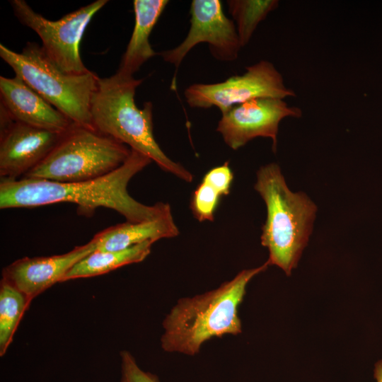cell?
Listing matches in <instances>:
<instances>
[{"instance_id":"obj_1","label":"cell","mask_w":382,"mask_h":382,"mask_svg":"<svg viewBox=\"0 0 382 382\" xmlns=\"http://www.w3.org/2000/svg\"><path fill=\"white\" fill-rule=\"evenodd\" d=\"M152 161L135 150L127 161L112 173L96 180L78 183L21 178H1L0 208L35 207L70 202L88 216L102 207L116 211L127 221L139 222L156 219L171 211L168 203L146 205L134 199L127 191L130 180Z\"/></svg>"},{"instance_id":"obj_2","label":"cell","mask_w":382,"mask_h":382,"mask_svg":"<svg viewBox=\"0 0 382 382\" xmlns=\"http://www.w3.org/2000/svg\"><path fill=\"white\" fill-rule=\"evenodd\" d=\"M269 265L267 260L257 267L241 271L213 290L178 299L162 323L163 351L194 356L212 337L241 333L238 307L246 286Z\"/></svg>"},{"instance_id":"obj_3","label":"cell","mask_w":382,"mask_h":382,"mask_svg":"<svg viewBox=\"0 0 382 382\" xmlns=\"http://www.w3.org/2000/svg\"><path fill=\"white\" fill-rule=\"evenodd\" d=\"M142 81L118 71L108 77H99L91 105L93 126L146 156L163 170L190 183L192 173L171 160L156 141L151 102L145 103L141 109L135 103L136 89Z\"/></svg>"},{"instance_id":"obj_4","label":"cell","mask_w":382,"mask_h":382,"mask_svg":"<svg viewBox=\"0 0 382 382\" xmlns=\"http://www.w3.org/2000/svg\"><path fill=\"white\" fill-rule=\"evenodd\" d=\"M254 188L267 207L260 239L269 251L267 261L289 276L308 242L317 207L305 193L289 190L275 163L259 168Z\"/></svg>"},{"instance_id":"obj_5","label":"cell","mask_w":382,"mask_h":382,"mask_svg":"<svg viewBox=\"0 0 382 382\" xmlns=\"http://www.w3.org/2000/svg\"><path fill=\"white\" fill-rule=\"evenodd\" d=\"M0 57L15 76L72 122L94 129L91 105L99 78L94 72L69 74L62 71L35 42H28L21 53L1 44Z\"/></svg>"},{"instance_id":"obj_6","label":"cell","mask_w":382,"mask_h":382,"mask_svg":"<svg viewBox=\"0 0 382 382\" xmlns=\"http://www.w3.org/2000/svg\"><path fill=\"white\" fill-rule=\"evenodd\" d=\"M131 149L93 128L73 123L48 155L23 178L78 183L103 177L120 167Z\"/></svg>"},{"instance_id":"obj_7","label":"cell","mask_w":382,"mask_h":382,"mask_svg":"<svg viewBox=\"0 0 382 382\" xmlns=\"http://www.w3.org/2000/svg\"><path fill=\"white\" fill-rule=\"evenodd\" d=\"M9 2L15 16L38 35L45 54L60 70L69 74H83L90 71L81 58L79 43L93 16L108 1H95L57 21L36 13L25 1Z\"/></svg>"},{"instance_id":"obj_8","label":"cell","mask_w":382,"mask_h":382,"mask_svg":"<svg viewBox=\"0 0 382 382\" xmlns=\"http://www.w3.org/2000/svg\"><path fill=\"white\" fill-rule=\"evenodd\" d=\"M281 73L267 60L245 67L242 75L232 76L214 83H193L184 91L188 105L195 108H219L222 113L231 108L260 98L284 99L294 96Z\"/></svg>"},{"instance_id":"obj_9","label":"cell","mask_w":382,"mask_h":382,"mask_svg":"<svg viewBox=\"0 0 382 382\" xmlns=\"http://www.w3.org/2000/svg\"><path fill=\"white\" fill-rule=\"evenodd\" d=\"M190 29L177 47L159 53L163 60L178 69L187 53L197 45L207 43L211 54L221 62L238 57L241 45L236 25L223 11L219 0H193L190 4Z\"/></svg>"},{"instance_id":"obj_10","label":"cell","mask_w":382,"mask_h":382,"mask_svg":"<svg viewBox=\"0 0 382 382\" xmlns=\"http://www.w3.org/2000/svg\"><path fill=\"white\" fill-rule=\"evenodd\" d=\"M221 115L216 131L229 148L237 150L262 137L272 140V151L275 152L281 120L287 117H301L302 111L289 106L284 99L260 98L236 105Z\"/></svg>"},{"instance_id":"obj_11","label":"cell","mask_w":382,"mask_h":382,"mask_svg":"<svg viewBox=\"0 0 382 382\" xmlns=\"http://www.w3.org/2000/svg\"><path fill=\"white\" fill-rule=\"evenodd\" d=\"M61 134L18 122L0 105L1 178L24 176L48 155Z\"/></svg>"},{"instance_id":"obj_12","label":"cell","mask_w":382,"mask_h":382,"mask_svg":"<svg viewBox=\"0 0 382 382\" xmlns=\"http://www.w3.org/2000/svg\"><path fill=\"white\" fill-rule=\"evenodd\" d=\"M96 249V242L92 238L88 243L76 246L63 254L24 257L4 267L2 278L20 290L32 302L37 296L56 283L62 282L74 265Z\"/></svg>"},{"instance_id":"obj_13","label":"cell","mask_w":382,"mask_h":382,"mask_svg":"<svg viewBox=\"0 0 382 382\" xmlns=\"http://www.w3.org/2000/svg\"><path fill=\"white\" fill-rule=\"evenodd\" d=\"M0 98V105L18 122L59 133L74 123L18 76H1Z\"/></svg>"},{"instance_id":"obj_14","label":"cell","mask_w":382,"mask_h":382,"mask_svg":"<svg viewBox=\"0 0 382 382\" xmlns=\"http://www.w3.org/2000/svg\"><path fill=\"white\" fill-rule=\"evenodd\" d=\"M180 233L171 211L156 219L111 226L96 233L93 239L98 251L120 250L151 241L174 238Z\"/></svg>"},{"instance_id":"obj_15","label":"cell","mask_w":382,"mask_h":382,"mask_svg":"<svg viewBox=\"0 0 382 382\" xmlns=\"http://www.w3.org/2000/svg\"><path fill=\"white\" fill-rule=\"evenodd\" d=\"M167 0H134L135 23L127 49L117 71L134 76L149 59L156 55L149 37L168 4Z\"/></svg>"},{"instance_id":"obj_16","label":"cell","mask_w":382,"mask_h":382,"mask_svg":"<svg viewBox=\"0 0 382 382\" xmlns=\"http://www.w3.org/2000/svg\"><path fill=\"white\" fill-rule=\"evenodd\" d=\"M154 243L148 241L120 250H95L74 265L62 282L101 275L125 265L140 262L150 254Z\"/></svg>"},{"instance_id":"obj_17","label":"cell","mask_w":382,"mask_h":382,"mask_svg":"<svg viewBox=\"0 0 382 382\" xmlns=\"http://www.w3.org/2000/svg\"><path fill=\"white\" fill-rule=\"evenodd\" d=\"M31 301L16 287L1 278L0 282V356L9 347L18 326Z\"/></svg>"},{"instance_id":"obj_18","label":"cell","mask_w":382,"mask_h":382,"mask_svg":"<svg viewBox=\"0 0 382 382\" xmlns=\"http://www.w3.org/2000/svg\"><path fill=\"white\" fill-rule=\"evenodd\" d=\"M227 5L243 47L249 42L258 24L277 8L279 1L228 0Z\"/></svg>"},{"instance_id":"obj_19","label":"cell","mask_w":382,"mask_h":382,"mask_svg":"<svg viewBox=\"0 0 382 382\" xmlns=\"http://www.w3.org/2000/svg\"><path fill=\"white\" fill-rule=\"evenodd\" d=\"M221 197L212 185L202 181L195 190L190 200V209L194 216L199 221H213Z\"/></svg>"},{"instance_id":"obj_20","label":"cell","mask_w":382,"mask_h":382,"mask_svg":"<svg viewBox=\"0 0 382 382\" xmlns=\"http://www.w3.org/2000/svg\"><path fill=\"white\" fill-rule=\"evenodd\" d=\"M120 358V382H161L156 375L143 370L130 352L122 350Z\"/></svg>"},{"instance_id":"obj_21","label":"cell","mask_w":382,"mask_h":382,"mask_svg":"<svg viewBox=\"0 0 382 382\" xmlns=\"http://www.w3.org/2000/svg\"><path fill=\"white\" fill-rule=\"evenodd\" d=\"M233 174L228 161L209 170L203 177L202 181L215 188L220 195L226 196L230 193Z\"/></svg>"},{"instance_id":"obj_22","label":"cell","mask_w":382,"mask_h":382,"mask_svg":"<svg viewBox=\"0 0 382 382\" xmlns=\"http://www.w3.org/2000/svg\"><path fill=\"white\" fill-rule=\"evenodd\" d=\"M373 374L376 382H382V359L375 363Z\"/></svg>"}]
</instances>
